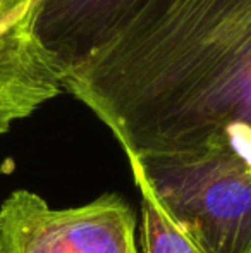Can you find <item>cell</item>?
Masks as SVG:
<instances>
[{
	"label": "cell",
	"instance_id": "8992f818",
	"mask_svg": "<svg viewBox=\"0 0 251 253\" xmlns=\"http://www.w3.org/2000/svg\"><path fill=\"white\" fill-rule=\"evenodd\" d=\"M136 186L141 193V241L144 253H205L165 212L146 186Z\"/></svg>",
	"mask_w": 251,
	"mask_h": 253
},
{
	"label": "cell",
	"instance_id": "7a4b0ae2",
	"mask_svg": "<svg viewBox=\"0 0 251 253\" xmlns=\"http://www.w3.org/2000/svg\"><path fill=\"white\" fill-rule=\"evenodd\" d=\"M136 184L205 253H251V157L229 145L129 159Z\"/></svg>",
	"mask_w": 251,
	"mask_h": 253
},
{
	"label": "cell",
	"instance_id": "3957f363",
	"mask_svg": "<svg viewBox=\"0 0 251 253\" xmlns=\"http://www.w3.org/2000/svg\"><path fill=\"white\" fill-rule=\"evenodd\" d=\"M0 253H140L136 213L117 193L54 209L16 190L0 205Z\"/></svg>",
	"mask_w": 251,
	"mask_h": 253
},
{
	"label": "cell",
	"instance_id": "277c9868",
	"mask_svg": "<svg viewBox=\"0 0 251 253\" xmlns=\"http://www.w3.org/2000/svg\"><path fill=\"white\" fill-rule=\"evenodd\" d=\"M36 0L0 21V136L64 90L62 73L35 33Z\"/></svg>",
	"mask_w": 251,
	"mask_h": 253
},
{
	"label": "cell",
	"instance_id": "52a82bcc",
	"mask_svg": "<svg viewBox=\"0 0 251 253\" xmlns=\"http://www.w3.org/2000/svg\"><path fill=\"white\" fill-rule=\"evenodd\" d=\"M21 2H24V0H0V21H2L14 7L19 5Z\"/></svg>",
	"mask_w": 251,
	"mask_h": 253
},
{
	"label": "cell",
	"instance_id": "5b68a950",
	"mask_svg": "<svg viewBox=\"0 0 251 253\" xmlns=\"http://www.w3.org/2000/svg\"><path fill=\"white\" fill-rule=\"evenodd\" d=\"M140 0H36L35 33L62 73L83 62L129 17Z\"/></svg>",
	"mask_w": 251,
	"mask_h": 253
},
{
	"label": "cell",
	"instance_id": "6da1fadb",
	"mask_svg": "<svg viewBox=\"0 0 251 253\" xmlns=\"http://www.w3.org/2000/svg\"><path fill=\"white\" fill-rule=\"evenodd\" d=\"M64 90L127 160L217 145L251 157V0H140Z\"/></svg>",
	"mask_w": 251,
	"mask_h": 253
}]
</instances>
